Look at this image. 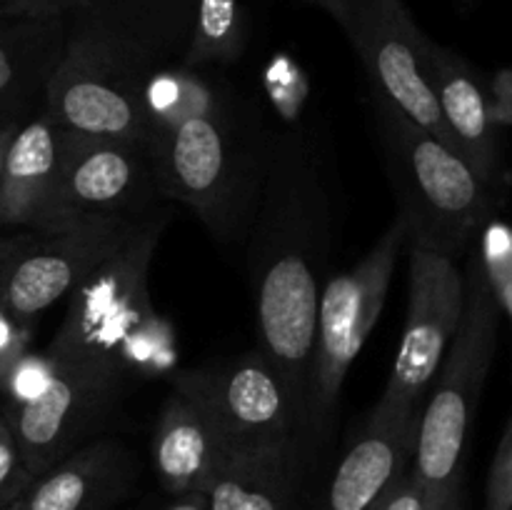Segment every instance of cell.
<instances>
[{"mask_svg": "<svg viewBox=\"0 0 512 510\" xmlns=\"http://www.w3.org/2000/svg\"><path fill=\"white\" fill-rule=\"evenodd\" d=\"M333 243V190L313 135L298 125L278 130L263 193L245 235V263L255 350L288 393L300 448L315 318L320 290L330 275Z\"/></svg>", "mask_w": 512, "mask_h": 510, "instance_id": "cell-1", "label": "cell"}, {"mask_svg": "<svg viewBox=\"0 0 512 510\" xmlns=\"http://www.w3.org/2000/svg\"><path fill=\"white\" fill-rule=\"evenodd\" d=\"M145 118L160 198L193 210L218 243L243 245L275 140L255 100L210 68L160 65Z\"/></svg>", "mask_w": 512, "mask_h": 510, "instance_id": "cell-2", "label": "cell"}, {"mask_svg": "<svg viewBox=\"0 0 512 510\" xmlns=\"http://www.w3.org/2000/svg\"><path fill=\"white\" fill-rule=\"evenodd\" d=\"M463 278V318L435 373L433 393L420 410L410 458V475L423 490L430 510H460L465 448L503 320L480 280L473 258L465 265Z\"/></svg>", "mask_w": 512, "mask_h": 510, "instance_id": "cell-3", "label": "cell"}, {"mask_svg": "<svg viewBox=\"0 0 512 510\" xmlns=\"http://www.w3.org/2000/svg\"><path fill=\"white\" fill-rule=\"evenodd\" d=\"M370 103L408 243L458 263L495 213L498 188L483 183L458 153L383 95L370 93Z\"/></svg>", "mask_w": 512, "mask_h": 510, "instance_id": "cell-4", "label": "cell"}, {"mask_svg": "<svg viewBox=\"0 0 512 510\" xmlns=\"http://www.w3.org/2000/svg\"><path fill=\"white\" fill-rule=\"evenodd\" d=\"M405 243L408 228L398 215L355 268L325 278L315 318L305 400L303 448L308 460H313L315 450L330 438L345 375L378 325Z\"/></svg>", "mask_w": 512, "mask_h": 510, "instance_id": "cell-5", "label": "cell"}, {"mask_svg": "<svg viewBox=\"0 0 512 510\" xmlns=\"http://www.w3.org/2000/svg\"><path fill=\"white\" fill-rule=\"evenodd\" d=\"M153 68L88 20L68 15L63 55L40 113L68 133L148 145L145 80Z\"/></svg>", "mask_w": 512, "mask_h": 510, "instance_id": "cell-6", "label": "cell"}, {"mask_svg": "<svg viewBox=\"0 0 512 510\" xmlns=\"http://www.w3.org/2000/svg\"><path fill=\"white\" fill-rule=\"evenodd\" d=\"M173 390L205 415L225 460L298 458L308 463L288 393L258 350L178 370Z\"/></svg>", "mask_w": 512, "mask_h": 510, "instance_id": "cell-7", "label": "cell"}, {"mask_svg": "<svg viewBox=\"0 0 512 510\" xmlns=\"http://www.w3.org/2000/svg\"><path fill=\"white\" fill-rule=\"evenodd\" d=\"M43 385L10 413L20 458L30 478L93 440L118 410L128 370L85 350H48Z\"/></svg>", "mask_w": 512, "mask_h": 510, "instance_id": "cell-8", "label": "cell"}, {"mask_svg": "<svg viewBox=\"0 0 512 510\" xmlns=\"http://www.w3.org/2000/svg\"><path fill=\"white\" fill-rule=\"evenodd\" d=\"M143 218L103 215L58 233L0 235V300L15 323L28 328L43 310L73 293L133 238Z\"/></svg>", "mask_w": 512, "mask_h": 510, "instance_id": "cell-9", "label": "cell"}, {"mask_svg": "<svg viewBox=\"0 0 512 510\" xmlns=\"http://www.w3.org/2000/svg\"><path fill=\"white\" fill-rule=\"evenodd\" d=\"M165 220V213L155 210L145 215L133 238L70 293L68 310L50 348L103 355L130 373L135 335H140L145 320L153 318L148 270Z\"/></svg>", "mask_w": 512, "mask_h": 510, "instance_id": "cell-10", "label": "cell"}, {"mask_svg": "<svg viewBox=\"0 0 512 510\" xmlns=\"http://www.w3.org/2000/svg\"><path fill=\"white\" fill-rule=\"evenodd\" d=\"M465 308V278L458 263L410 245L408 313L388 385L373 413L418 423L430 383L458 333Z\"/></svg>", "mask_w": 512, "mask_h": 510, "instance_id": "cell-11", "label": "cell"}, {"mask_svg": "<svg viewBox=\"0 0 512 510\" xmlns=\"http://www.w3.org/2000/svg\"><path fill=\"white\" fill-rule=\"evenodd\" d=\"M420 33L423 30L413 23L403 0H350L345 35L363 63L370 93L383 95L455 153L453 138L420 70Z\"/></svg>", "mask_w": 512, "mask_h": 510, "instance_id": "cell-12", "label": "cell"}, {"mask_svg": "<svg viewBox=\"0 0 512 510\" xmlns=\"http://www.w3.org/2000/svg\"><path fill=\"white\" fill-rule=\"evenodd\" d=\"M60 188L78 218H143L160 200L148 145L58 130Z\"/></svg>", "mask_w": 512, "mask_h": 510, "instance_id": "cell-13", "label": "cell"}, {"mask_svg": "<svg viewBox=\"0 0 512 510\" xmlns=\"http://www.w3.org/2000/svg\"><path fill=\"white\" fill-rule=\"evenodd\" d=\"M420 70L433 93L455 153L490 188L503 180V133L493 125L485 98V75L470 60L420 33Z\"/></svg>", "mask_w": 512, "mask_h": 510, "instance_id": "cell-14", "label": "cell"}, {"mask_svg": "<svg viewBox=\"0 0 512 510\" xmlns=\"http://www.w3.org/2000/svg\"><path fill=\"white\" fill-rule=\"evenodd\" d=\"M60 188L58 128L38 113L15 130L0 180V230L58 233L78 225Z\"/></svg>", "mask_w": 512, "mask_h": 510, "instance_id": "cell-15", "label": "cell"}, {"mask_svg": "<svg viewBox=\"0 0 512 510\" xmlns=\"http://www.w3.org/2000/svg\"><path fill=\"white\" fill-rule=\"evenodd\" d=\"M415 420H390L370 413L350 440L328 485L308 510H375L410 470Z\"/></svg>", "mask_w": 512, "mask_h": 510, "instance_id": "cell-16", "label": "cell"}, {"mask_svg": "<svg viewBox=\"0 0 512 510\" xmlns=\"http://www.w3.org/2000/svg\"><path fill=\"white\" fill-rule=\"evenodd\" d=\"M138 463L123 443L95 438L30 480L18 510H110L128 495Z\"/></svg>", "mask_w": 512, "mask_h": 510, "instance_id": "cell-17", "label": "cell"}, {"mask_svg": "<svg viewBox=\"0 0 512 510\" xmlns=\"http://www.w3.org/2000/svg\"><path fill=\"white\" fill-rule=\"evenodd\" d=\"M68 15H8L0 25V130L43 110L48 80L65 48Z\"/></svg>", "mask_w": 512, "mask_h": 510, "instance_id": "cell-18", "label": "cell"}, {"mask_svg": "<svg viewBox=\"0 0 512 510\" xmlns=\"http://www.w3.org/2000/svg\"><path fill=\"white\" fill-rule=\"evenodd\" d=\"M198 0H85L70 15L88 20L145 63H183Z\"/></svg>", "mask_w": 512, "mask_h": 510, "instance_id": "cell-19", "label": "cell"}, {"mask_svg": "<svg viewBox=\"0 0 512 510\" xmlns=\"http://www.w3.org/2000/svg\"><path fill=\"white\" fill-rule=\"evenodd\" d=\"M150 460L170 495L203 490L225 463V453L205 415L178 390L168 395L155 420Z\"/></svg>", "mask_w": 512, "mask_h": 510, "instance_id": "cell-20", "label": "cell"}, {"mask_svg": "<svg viewBox=\"0 0 512 510\" xmlns=\"http://www.w3.org/2000/svg\"><path fill=\"white\" fill-rule=\"evenodd\" d=\"M305 470L298 458L225 460L205 488L208 510H308Z\"/></svg>", "mask_w": 512, "mask_h": 510, "instance_id": "cell-21", "label": "cell"}, {"mask_svg": "<svg viewBox=\"0 0 512 510\" xmlns=\"http://www.w3.org/2000/svg\"><path fill=\"white\" fill-rule=\"evenodd\" d=\"M245 50L243 13L238 0H198L193 35L183 55L188 68L238 63Z\"/></svg>", "mask_w": 512, "mask_h": 510, "instance_id": "cell-22", "label": "cell"}, {"mask_svg": "<svg viewBox=\"0 0 512 510\" xmlns=\"http://www.w3.org/2000/svg\"><path fill=\"white\" fill-rule=\"evenodd\" d=\"M480 248L473 255L480 280L488 290L490 300L498 308L500 318L512 315V235L505 220L495 213L480 228Z\"/></svg>", "mask_w": 512, "mask_h": 510, "instance_id": "cell-23", "label": "cell"}, {"mask_svg": "<svg viewBox=\"0 0 512 510\" xmlns=\"http://www.w3.org/2000/svg\"><path fill=\"white\" fill-rule=\"evenodd\" d=\"M485 510H512V418L503 423L485 478Z\"/></svg>", "mask_w": 512, "mask_h": 510, "instance_id": "cell-24", "label": "cell"}, {"mask_svg": "<svg viewBox=\"0 0 512 510\" xmlns=\"http://www.w3.org/2000/svg\"><path fill=\"white\" fill-rule=\"evenodd\" d=\"M30 475L20 458L10 415L0 410V508L15 503L30 485Z\"/></svg>", "mask_w": 512, "mask_h": 510, "instance_id": "cell-25", "label": "cell"}, {"mask_svg": "<svg viewBox=\"0 0 512 510\" xmlns=\"http://www.w3.org/2000/svg\"><path fill=\"white\" fill-rule=\"evenodd\" d=\"M485 98H488L490 120L500 133L512 125V70L498 68L493 75H485Z\"/></svg>", "mask_w": 512, "mask_h": 510, "instance_id": "cell-26", "label": "cell"}, {"mask_svg": "<svg viewBox=\"0 0 512 510\" xmlns=\"http://www.w3.org/2000/svg\"><path fill=\"white\" fill-rule=\"evenodd\" d=\"M25 333L28 328L20 323H15L13 315L8 313V308L0 300V370L13 368L20 360V350H23Z\"/></svg>", "mask_w": 512, "mask_h": 510, "instance_id": "cell-27", "label": "cell"}, {"mask_svg": "<svg viewBox=\"0 0 512 510\" xmlns=\"http://www.w3.org/2000/svg\"><path fill=\"white\" fill-rule=\"evenodd\" d=\"M83 3L85 0H0V10L5 15L45 18V15H70Z\"/></svg>", "mask_w": 512, "mask_h": 510, "instance_id": "cell-28", "label": "cell"}, {"mask_svg": "<svg viewBox=\"0 0 512 510\" xmlns=\"http://www.w3.org/2000/svg\"><path fill=\"white\" fill-rule=\"evenodd\" d=\"M375 510H430V508L423 490H420V485L415 483V478L408 470V473L393 485V490L385 495L383 503H380Z\"/></svg>", "mask_w": 512, "mask_h": 510, "instance_id": "cell-29", "label": "cell"}, {"mask_svg": "<svg viewBox=\"0 0 512 510\" xmlns=\"http://www.w3.org/2000/svg\"><path fill=\"white\" fill-rule=\"evenodd\" d=\"M303 3L315 5V8L325 10L335 23L343 28V33L348 30L350 25V0H303Z\"/></svg>", "mask_w": 512, "mask_h": 510, "instance_id": "cell-30", "label": "cell"}, {"mask_svg": "<svg viewBox=\"0 0 512 510\" xmlns=\"http://www.w3.org/2000/svg\"><path fill=\"white\" fill-rule=\"evenodd\" d=\"M163 510H208V495L203 490H190V493L173 495Z\"/></svg>", "mask_w": 512, "mask_h": 510, "instance_id": "cell-31", "label": "cell"}, {"mask_svg": "<svg viewBox=\"0 0 512 510\" xmlns=\"http://www.w3.org/2000/svg\"><path fill=\"white\" fill-rule=\"evenodd\" d=\"M15 130H18V128H3V130H0V180H3V163H5V153H8L10 140H13Z\"/></svg>", "mask_w": 512, "mask_h": 510, "instance_id": "cell-32", "label": "cell"}, {"mask_svg": "<svg viewBox=\"0 0 512 510\" xmlns=\"http://www.w3.org/2000/svg\"><path fill=\"white\" fill-rule=\"evenodd\" d=\"M0 510H18V505L10 503V505H5V508H0Z\"/></svg>", "mask_w": 512, "mask_h": 510, "instance_id": "cell-33", "label": "cell"}, {"mask_svg": "<svg viewBox=\"0 0 512 510\" xmlns=\"http://www.w3.org/2000/svg\"><path fill=\"white\" fill-rule=\"evenodd\" d=\"M5 18H8V15H5L3 10H0V25H3V20H5Z\"/></svg>", "mask_w": 512, "mask_h": 510, "instance_id": "cell-34", "label": "cell"}]
</instances>
